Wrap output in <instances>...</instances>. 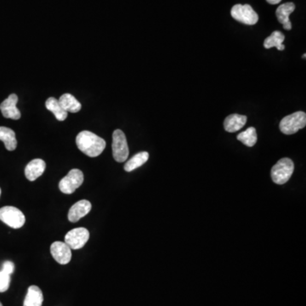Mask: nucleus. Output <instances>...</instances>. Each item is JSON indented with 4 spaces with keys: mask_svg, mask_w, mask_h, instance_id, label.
Returning a JSON list of instances; mask_svg holds the SVG:
<instances>
[{
    "mask_svg": "<svg viewBox=\"0 0 306 306\" xmlns=\"http://www.w3.org/2000/svg\"><path fill=\"white\" fill-rule=\"evenodd\" d=\"M76 144L78 149L85 155L90 157H96L103 153L107 143L96 134L84 130L76 137Z\"/></svg>",
    "mask_w": 306,
    "mask_h": 306,
    "instance_id": "nucleus-1",
    "label": "nucleus"
},
{
    "mask_svg": "<svg viewBox=\"0 0 306 306\" xmlns=\"http://www.w3.org/2000/svg\"><path fill=\"white\" fill-rule=\"evenodd\" d=\"M295 171V164L290 158L284 157L273 166L271 172L272 179L278 185H283L289 181Z\"/></svg>",
    "mask_w": 306,
    "mask_h": 306,
    "instance_id": "nucleus-2",
    "label": "nucleus"
},
{
    "mask_svg": "<svg viewBox=\"0 0 306 306\" xmlns=\"http://www.w3.org/2000/svg\"><path fill=\"white\" fill-rule=\"evenodd\" d=\"M306 114L304 112H296L288 115L282 119L280 123V130L282 133L287 136L297 133L299 130L306 127Z\"/></svg>",
    "mask_w": 306,
    "mask_h": 306,
    "instance_id": "nucleus-3",
    "label": "nucleus"
},
{
    "mask_svg": "<svg viewBox=\"0 0 306 306\" xmlns=\"http://www.w3.org/2000/svg\"><path fill=\"white\" fill-rule=\"evenodd\" d=\"M0 220L11 228L19 229L23 226L26 218L23 213L17 208L5 206L0 208Z\"/></svg>",
    "mask_w": 306,
    "mask_h": 306,
    "instance_id": "nucleus-4",
    "label": "nucleus"
},
{
    "mask_svg": "<svg viewBox=\"0 0 306 306\" xmlns=\"http://www.w3.org/2000/svg\"><path fill=\"white\" fill-rule=\"evenodd\" d=\"M130 154L127 139L125 133L120 130H116L113 134V155L116 162H124Z\"/></svg>",
    "mask_w": 306,
    "mask_h": 306,
    "instance_id": "nucleus-5",
    "label": "nucleus"
},
{
    "mask_svg": "<svg viewBox=\"0 0 306 306\" xmlns=\"http://www.w3.org/2000/svg\"><path fill=\"white\" fill-rule=\"evenodd\" d=\"M84 173L80 169L73 168L69 171L63 179L59 183V188L61 192L65 194H72L81 186L84 183Z\"/></svg>",
    "mask_w": 306,
    "mask_h": 306,
    "instance_id": "nucleus-6",
    "label": "nucleus"
},
{
    "mask_svg": "<svg viewBox=\"0 0 306 306\" xmlns=\"http://www.w3.org/2000/svg\"><path fill=\"white\" fill-rule=\"evenodd\" d=\"M231 14L235 20L249 26L255 25L259 20V15L249 4H236L232 7Z\"/></svg>",
    "mask_w": 306,
    "mask_h": 306,
    "instance_id": "nucleus-7",
    "label": "nucleus"
},
{
    "mask_svg": "<svg viewBox=\"0 0 306 306\" xmlns=\"http://www.w3.org/2000/svg\"><path fill=\"white\" fill-rule=\"evenodd\" d=\"M90 238V232L86 228L79 227L73 229L67 232L65 237V243L71 249H80L86 244Z\"/></svg>",
    "mask_w": 306,
    "mask_h": 306,
    "instance_id": "nucleus-8",
    "label": "nucleus"
},
{
    "mask_svg": "<svg viewBox=\"0 0 306 306\" xmlns=\"http://www.w3.org/2000/svg\"><path fill=\"white\" fill-rule=\"evenodd\" d=\"M54 260L61 265H67L72 260V251L69 246L62 242H55L50 247Z\"/></svg>",
    "mask_w": 306,
    "mask_h": 306,
    "instance_id": "nucleus-9",
    "label": "nucleus"
},
{
    "mask_svg": "<svg viewBox=\"0 0 306 306\" xmlns=\"http://www.w3.org/2000/svg\"><path fill=\"white\" fill-rule=\"evenodd\" d=\"M18 97L15 94H12L0 105V111L6 119L18 120L20 119V112L16 107Z\"/></svg>",
    "mask_w": 306,
    "mask_h": 306,
    "instance_id": "nucleus-10",
    "label": "nucleus"
},
{
    "mask_svg": "<svg viewBox=\"0 0 306 306\" xmlns=\"http://www.w3.org/2000/svg\"><path fill=\"white\" fill-rule=\"evenodd\" d=\"M92 208V205L88 200H81L72 206L68 212V220L72 223L77 222L81 218L86 216Z\"/></svg>",
    "mask_w": 306,
    "mask_h": 306,
    "instance_id": "nucleus-11",
    "label": "nucleus"
},
{
    "mask_svg": "<svg viewBox=\"0 0 306 306\" xmlns=\"http://www.w3.org/2000/svg\"><path fill=\"white\" fill-rule=\"evenodd\" d=\"M46 163L42 159H34L28 164L26 165L25 168V175L26 179L30 181H34L35 179H38L43 174L45 170Z\"/></svg>",
    "mask_w": 306,
    "mask_h": 306,
    "instance_id": "nucleus-12",
    "label": "nucleus"
},
{
    "mask_svg": "<svg viewBox=\"0 0 306 306\" xmlns=\"http://www.w3.org/2000/svg\"><path fill=\"white\" fill-rule=\"evenodd\" d=\"M295 4L292 2L283 3L277 9L276 14H277L278 21L281 24H283V28L285 30H291L292 29V24L289 20V15L295 11Z\"/></svg>",
    "mask_w": 306,
    "mask_h": 306,
    "instance_id": "nucleus-13",
    "label": "nucleus"
},
{
    "mask_svg": "<svg viewBox=\"0 0 306 306\" xmlns=\"http://www.w3.org/2000/svg\"><path fill=\"white\" fill-rule=\"evenodd\" d=\"M247 120L248 119L246 116L231 114L226 117V119H225L224 128L225 131H227L229 133H234L241 130L246 125Z\"/></svg>",
    "mask_w": 306,
    "mask_h": 306,
    "instance_id": "nucleus-14",
    "label": "nucleus"
},
{
    "mask_svg": "<svg viewBox=\"0 0 306 306\" xmlns=\"http://www.w3.org/2000/svg\"><path fill=\"white\" fill-rule=\"evenodd\" d=\"M43 293L38 286L29 287L23 306H42L43 305Z\"/></svg>",
    "mask_w": 306,
    "mask_h": 306,
    "instance_id": "nucleus-15",
    "label": "nucleus"
},
{
    "mask_svg": "<svg viewBox=\"0 0 306 306\" xmlns=\"http://www.w3.org/2000/svg\"><path fill=\"white\" fill-rule=\"evenodd\" d=\"M59 103L67 113H76L81 110V103L71 94L62 95L59 99Z\"/></svg>",
    "mask_w": 306,
    "mask_h": 306,
    "instance_id": "nucleus-16",
    "label": "nucleus"
},
{
    "mask_svg": "<svg viewBox=\"0 0 306 306\" xmlns=\"http://www.w3.org/2000/svg\"><path fill=\"white\" fill-rule=\"evenodd\" d=\"M0 141L4 143L6 149L10 152L15 150L17 147L15 133L9 128L0 127Z\"/></svg>",
    "mask_w": 306,
    "mask_h": 306,
    "instance_id": "nucleus-17",
    "label": "nucleus"
},
{
    "mask_svg": "<svg viewBox=\"0 0 306 306\" xmlns=\"http://www.w3.org/2000/svg\"><path fill=\"white\" fill-rule=\"evenodd\" d=\"M149 158V153L148 152H142L137 153L132 158L130 159L125 165V170L126 172H131L136 168L141 167L148 162Z\"/></svg>",
    "mask_w": 306,
    "mask_h": 306,
    "instance_id": "nucleus-18",
    "label": "nucleus"
},
{
    "mask_svg": "<svg viewBox=\"0 0 306 306\" xmlns=\"http://www.w3.org/2000/svg\"><path fill=\"white\" fill-rule=\"evenodd\" d=\"M45 107L48 110L54 113L55 118L59 121H64L67 119V112L61 107V105L59 103V101H57L54 97H50L47 100L46 102H45Z\"/></svg>",
    "mask_w": 306,
    "mask_h": 306,
    "instance_id": "nucleus-19",
    "label": "nucleus"
},
{
    "mask_svg": "<svg viewBox=\"0 0 306 306\" xmlns=\"http://www.w3.org/2000/svg\"><path fill=\"white\" fill-rule=\"evenodd\" d=\"M285 39V36L279 32V31H275L272 32V35L266 38V40L264 42V47L266 49H271L273 47H276L278 50H284L285 46L283 45V41Z\"/></svg>",
    "mask_w": 306,
    "mask_h": 306,
    "instance_id": "nucleus-20",
    "label": "nucleus"
},
{
    "mask_svg": "<svg viewBox=\"0 0 306 306\" xmlns=\"http://www.w3.org/2000/svg\"><path fill=\"white\" fill-rule=\"evenodd\" d=\"M237 140L249 148L254 147L257 142L256 130L254 127L249 128L237 136Z\"/></svg>",
    "mask_w": 306,
    "mask_h": 306,
    "instance_id": "nucleus-21",
    "label": "nucleus"
},
{
    "mask_svg": "<svg viewBox=\"0 0 306 306\" xmlns=\"http://www.w3.org/2000/svg\"><path fill=\"white\" fill-rule=\"evenodd\" d=\"M10 284V275L7 274L5 272H0V293L7 291Z\"/></svg>",
    "mask_w": 306,
    "mask_h": 306,
    "instance_id": "nucleus-22",
    "label": "nucleus"
},
{
    "mask_svg": "<svg viewBox=\"0 0 306 306\" xmlns=\"http://www.w3.org/2000/svg\"><path fill=\"white\" fill-rule=\"evenodd\" d=\"M14 271V265L11 261H5L3 264L2 272H5L7 274L11 275Z\"/></svg>",
    "mask_w": 306,
    "mask_h": 306,
    "instance_id": "nucleus-23",
    "label": "nucleus"
},
{
    "mask_svg": "<svg viewBox=\"0 0 306 306\" xmlns=\"http://www.w3.org/2000/svg\"><path fill=\"white\" fill-rule=\"evenodd\" d=\"M266 1L271 4H278V3H280L282 0H266Z\"/></svg>",
    "mask_w": 306,
    "mask_h": 306,
    "instance_id": "nucleus-24",
    "label": "nucleus"
},
{
    "mask_svg": "<svg viewBox=\"0 0 306 306\" xmlns=\"http://www.w3.org/2000/svg\"><path fill=\"white\" fill-rule=\"evenodd\" d=\"M0 306H3V305H2V304H1V302H0Z\"/></svg>",
    "mask_w": 306,
    "mask_h": 306,
    "instance_id": "nucleus-25",
    "label": "nucleus"
},
{
    "mask_svg": "<svg viewBox=\"0 0 306 306\" xmlns=\"http://www.w3.org/2000/svg\"><path fill=\"white\" fill-rule=\"evenodd\" d=\"M0 196H1V189H0Z\"/></svg>",
    "mask_w": 306,
    "mask_h": 306,
    "instance_id": "nucleus-26",
    "label": "nucleus"
}]
</instances>
